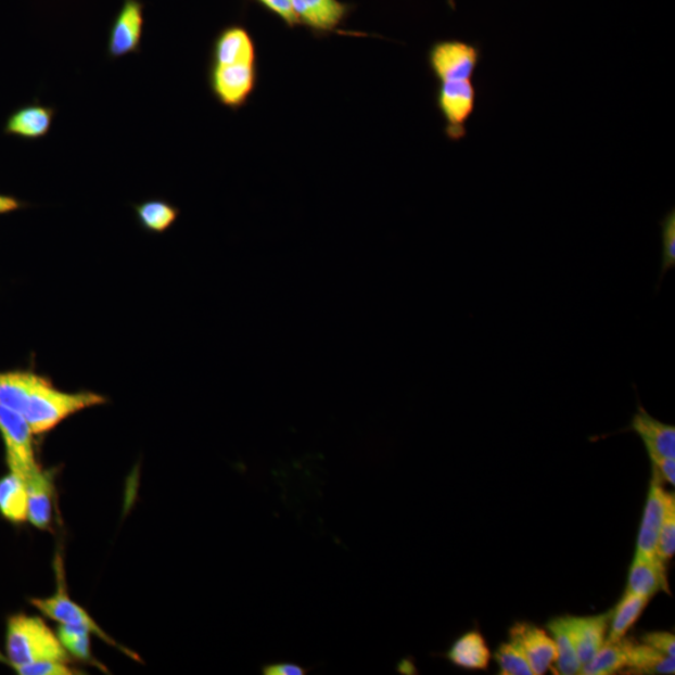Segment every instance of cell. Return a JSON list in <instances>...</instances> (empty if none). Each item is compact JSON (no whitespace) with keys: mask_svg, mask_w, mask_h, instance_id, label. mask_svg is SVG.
<instances>
[{"mask_svg":"<svg viewBox=\"0 0 675 675\" xmlns=\"http://www.w3.org/2000/svg\"><path fill=\"white\" fill-rule=\"evenodd\" d=\"M5 657L14 671L42 661L71 663L56 633L37 615L14 614L7 622Z\"/></svg>","mask_w":675,"mask_h":675,"instance_id":"obj_1","label":"cell"},{"mask_svg":"<svg viewBox=\"0 0 675 675\" xmlns=\"http://www.w3.org/2000/svg\"><path fill=\"white\" fill-rule=\"evenodd\" d=\"M104 403L106 398L102 394L89 391L63 392L55 389L47 377L39 375L22 416L26 418L31 432L39 435L51 432L71 416Z\"/></svg>","mask_w":675,"mask_h":675,"instance_id":"obj_2","label":"cell"},{"mask_svg":"<svg viewBox=\"0 0 675 675\" xmlns=\"http://www.w3.org/2000/svg\"><path fill=\"white\" fill-rule=\"evenodd\" d=\"M62 559L56 558L55 571H56V591L52 597L48 598H33L30 604L38 609L47 619L58 622L64 625H73V627L87 628L90 633L94 634L99 639H102L104 644L120 650L131 660L141 662V658L131 650L123 647L117 640H114L109 634L105 633L99 624L88 614L84 607L78 603L68 595L67 584H65Z\"/></svg>","mask_w":675,"mask_h":675,"instance_id":"obj_3","label":"cell"},{"mask_svg":"<svg viewBox=\"0 0 675 675\" xmlns=\"http://www.w3.org/2000/svg\"><path fill=\"white\" fill-rule=\"evenodd\" d=\"M479 89L473 79L442 81L436 89L435 104L446 126L444 135L453 143L463 141L467 125L475 111Z\"/></svg>","mask_w":675,"mask_h":675,"instance_id":"obj_4","label":"cell"},{"mask_svg":"<svg viewBox=\"0 0 675 675\" xmlns=\"http://www.w3.org/2000/svg\"><path fill=\"white\" fill-rule=\"evenodd\" d=\"M0 434L4 442L5 460L11 473L28 481L42 471L36 459L33 436L26 418L18 411L0 406Z\"/></svg>","mask_w":675,"mask_h":675,"instance_id":"obj_5","label":"cell"},{"mask_svg":"<svg viewBox=\"0 0 675 675\" xmlns=\"http://www.w3.org/2000/svg\"><path fill=\"white\" fill-rule=\"evenodd\" d=\"M480 43L459 39L438 40L428 51L426 61L436 80L473 79L482 62Z\"/></svg>","mask_w":675,"mask_h":675,"instance_id":"obj_6","label":"cell"},{"mask_svg":"<svg viewBox=\"0 0 675 675\" xmlns=\"http://www.w3.org/2000/svg\"><path fill=\"white\" fill-rule=\"evenodd\" d=\"M258 84V69L255 63L213 65L209 85L217 101L227 109L238 111L249 103Z\"/></svg>","mask_w":675,"mask_h":675,"instance_id":"obj_7","label":"cell"},{"mask_svg":"<svg viewBox=\"0 0 675 675\" xmlns=\"http://www.w3.org/2000/svg\"><path fill=\"white\" fill-rule=\"evenodd\" d=\"M144 24L141 0H125L110 31L106 51L112 60L141 52Z\"/></svg>","mask_w":675,"mask_h":675,"instance_id":"obj_8","label":"cell"},{"mask_svg":"<svg viewBox=\"0 0 675 675\" xmlns=\"http://www.w3.org/2000/svg\"><path fill=\"white\" fill-rule=\"evenodd\" d=\"M509 641L522 650L534 675L553 670L557 647L548 631L528 622H518L509 629Z\"/></svg>","mask_w":675,"mask_h":675,"instance_id":"obj_9","label":"cell"},{"mask_svg":"<svg viewBox=\"0 0 675 675\" xmlns=\"http://www.w3.org/2000/svg\"><path fill=\"white\" fill-rule=\"evenodd\" d=\"M666 492L660 473L652 468L649 491L644 517L639 526L636 555L653 557L655 555L658 535L664 520Z\"/></svg>","mask_w":675,"mask_h":675,"instance_id":"obj_10","label":"cell"},{"mask_svg":"<svg viewBox=\"0 0 675 675\" xmlns=\"http://www.w3.org/2000/svg\"><path fill=\"white\" fill-rule=\"evenodd\" d=\"M629 430L644 441L648 457L675 458V426L650 416L644 406L638 405Z\"/></svg>","mask_w":675,"mask_h":675,"instance_id":"obj_11","label":"cell"},{"mask_svg":"<svg viewBox=\"0 0 675 675\" xmlns=\"http://www.w3.org/2000/svg\"><path fill=\"white\" fill-rule=\"evenodd\" d=\"M55 117L53 106L33 102L15 110L8 117L4 135L23 139V141H38L48 136Z\"/></svg>","mask_w":675,"mask_h":675,"instance_id":"obj_12","label":"cell"},{"mask_svg":"<svg viewBox=\"0 0 675 675\" xmlns=\"http://www.w3.org/2000/svg\"><path fill=\"white\" fill-rule=\"evenodd\" d=\"M611 615L612 611L589 616L568 615L582 668L606 644Z\"/></svg>","mask_w":675,"mask_h":675,"instance_id":"obj_13","label":"cell"},{"mask_svg":"<svg viewBox=\"0 0 675 675\" xmlns=\"http://www.w3.org/2000/svg\"><path fill=\"white\" fill-rule=\"evenodd\" d=\"M625 590L649 599L660 591L671 595L666 566L662 559L658 556H634Z\"/></svg>","mask_w":675,"mask_h":675,"instance_id":"obj_14","label":"cell"},{"mask_svg":"<svg viewBox=\"0 0 675 675\" xmlns=\"http://www.w3.org/2000/svg\"><path fill=\"white\" fill-rule=\"evenodd\" d=\"M237 63L257 64V48L250 31L241 26H230L221 30L214 40L212 51L213 65Z\"/></svg>","mask_w":675,"mask_h":675,"instance_id":"obj_15","label":"cell"},{"mask_svg":"<svg viewBox=\"0 0 675 675\" xmlns=\"http://www.w3.org/2000/svg\"><path fill=\"white\" fill-rule=\"evenodd\" d=\"M300 23L317 33L334 30L348 14L340 0H291Z\"/></svg>","mask_w":675,"mask_h":675,"instance_id":"obj_16","label":"cell"},{"mask_svg":"<svg viewBox=\"0 0 675 675\" xmlns=\"http://www.w3.org/2000/svg\"><path fill=\"white\" fill-rule=\"evenodd\" d=\"M446 657L458 668L485 671L489 666L492 653L483 634L479 631H471L451 645Z\"/></svg>","mask_w":675,"mask_h":675,"instance_id":"obj_17","label":"cell"},{"mask_svg":"<svg viewBox=\"0 0 675 675\" xmlns=\"http://www.w3.org/2000/svg\"><path fill=\"white\" fill-rule=\"evenodd\" d=\"M28 522L40 531H47L53 515V480L48 472L36 473L27 482Z\"/></svg>","mask_w":675,"mask_h":675,"instance_id":"obj_18","label":"cell"},{"mask_svg":"<svg viewBox=\"0 0 675 675\" xmlns=\"http://www.w3.org/2000/svg\"><path fill=\"white\" fill-rule=\"evenodd\" d=\"M634 641L627 636L614 641L606 640L597 654L583 665L581 674L609 675L628 671Z\"/></svg>","mask_w":675,"mask_h":675,"instance_id":"obj_19","label":"cell"},{"mask_svg":"<svg viewBox=\"0 0 675 675\" xmlns=\"http://www.w3.org/2000/svg\"><path fill=\"white\" fill-rule=\"evenodd\" d=\"M547 631L553 637L557 647V661L551 671L561 675L581 674L582 664L577 648H575L568 615L551 620L547 624Z\"/></svg>","mask_w":675,"mask_h":675,"instance_id":"obj_20","label":"cell"},{"mask_svg":"<svg viewBox=\"0 0 675 675\" xmlns=\"http://www.w3.org/2000/svg\"><path fill=\"white\" fill-rule=\"evenodd\" d=\"M0 514L8 522H28V488L20 475L10 473L0 479Z\"/></svg>","mask_w":675,"mask_h":675,"instance_id":"obj_21","label":"cell"},{"mask_svg":"<svg viewBox=\"0 0 675 675\" xmlns=\"http://www.w3.org/2000/svg\"><path fill=\"white\" fill-rule=\"evenodd\" d=\"M38 377L31 370L0 372V406L22 415Z\"/></svg>","mask_w":675,"mask_h":675,"instance_id":"obj_22","label":"cell"},{"mask_svg":"<svg viewBox=\"0 0 675 675\" xmlns=\"http://www.w3.org/2000/svg\"><path fill=\"white\" fill-rule=\"evenodd\" d=\"M649 602V598L625 590L620 603L612 609L606 640L614 641L627 636L633 625L639 621L646 611Z\"/></svg>","mask_w":675,"mask_h":675,"instance_id":"obj_23","label":"cell"},{"mask_svg":"<svg viewBox=\"0 0 675 675\" xmlns=\"http://www.w3.org/2000/svg\"><path fill=\"white\" fill-rule=\"evenodd\" d=\"M138 224L154 234H163L178 220L180 211L163 200H151L135 205Z\"/></svg>","mask_w":675,"mask_h":675,"instance_id":"obj_24","label":"cell"},{"mask_svg":"<svg viewBox=\"0 0 675 675\" xmlns=\"http://www.w3.org/2000/svg\"><path fill=\"white\" fill-rule=\"evenodd\" d=\"M629 673L637 674H674L675 662L662 652H658L644 641H634L631 655Z\"/></svg>","mask_w":675,"mask_h":675,"instance_id":"obj_25","label":"cell"},{"mask_svg":"<svg viewBox=\"0 0 675 675\" xmlns=\"http://www.w3.org/2000/svg\"><path fill=\"white\" fill-rule=\"evenodd\" d=\"M56 636L71 657L76 658L79 662L94 665L97 668L106 672L105 666L99 663L92 654V648H90V636H92V633L87 628L61 624L60 628H58Z\"/></svg>","mask_w":675,"mask_h":675,"instance_id":"obj_26","label":"cell"},{"mask_svg":"<svg viewBox=\"0 0 675 675\" xmlns=\"http://www.w3.org/2000/svg\"><path fill=\"white\" fill-rule=\"evenodd\" d=\"M675 553V496L666 493L664 520L658 535L655 555L664 563L670 562Z\"/></svg>","mask_w":675,"mask_h":675,"instance_id":"obj_27","label":"cell"},{"mask_svg":"<svg viewBox=\"0 0 675 675\" xmlns=\"http://www.w3.org/2000/svg\"><path fill=\"white\" fill-rule=\"evenodd\" d=\"M494 658H496L501 675H534L532 666L526 661L522 650L510 644V641L500 645Z\"/></svg>","mask_w":675,"mask_h":675,"instance_id":"obj_28","label":"cell"},{"mask_svg":"<svg viewBox=\"0 0 675 675\" xmlns=\"http://www.w3.org/2000/svg\"><path fill=\"white\" fill-rule=\"evenodd\" d=\"M662 235V266L657 291H660L663 279L675 268V209L672 208L660 221Z\"/></svg>","mask_w":675,"mask_h":675,"instance_id":"obj_29","label":"cell"},{"mask_svg":"<svg viewBox=\"0 0 675 675\" xmlns=\"http://www.w3.org/2000/svg\"><path fill=\"white\" fill-rule=\"evenodd\" d=\"M21 675H74L79 674L68 662L42 661L22 666L16 670Z\"/></svg>","mask_w":675,"mask_h":675,"instance_id":"obj_30","label":"cell"},{"mask_svg":"<svg viewBox=\"0 0 675 675\" xmlns=\"http://www.w3.org/2000/svg\"><path fill=\"white\" fill-rule=\"evenodd\" d=\"M640 641L671 658H675V637L670 632L646 633Z\"/></svg>","mask_w":675,"mask_h":675,"instance_id":"obj_31","label":"cell"},{"mask_svg":"<svg viewBox=\"0 0 675 675\" xmlns=\"http://www.w3.org/2000/svg\"><path fill=\"white\" fill-rule=\"evenodd\" d=\"M258 2L266 7L268 11L275 13L290 27H295L296 24H301L298 16H296L291 0H258Z\"/></svg>","mask_w":675,"mask_h":675,"instance_id":"obj_32","label":"cell"},{"mask_svg":"<svg viewBox=\"0 0 675 675\" xmlns=\"http://www.w3.org/2000/svg\"><path fill=\"white\" fill-rule=\"evenodd\" d=\"M309 670L293 662H276L262 666L263 675H306Z\"/></svg>","mask_w":675,"mask_h":675,"instance_id":"obj_33","label":"cell"},{"mask_svg":"<svg viewBox=\"0 0 675 675\" xmlns=\"http://www.w3.org/2000/svg\"><path fill=\"white\" fill-rule=\"evenodd\" d=\"M652 468L662 476V480L668 482L672 487L675 484V458L649 457Z\"/></svg>","mask_w":675,"mask_h":675,"instance_id":"obj_34","label":"cell"},{"mask_svg":"<svg viewBox=\"0 0 675 675\" xmlns=\"http://www.w3.org/2000/svg\"><path fill=\"white\" fill-rule=\"evenodd\" d=\"M23 207V203L14 196L0 194V214L12 213Z\"/></svg>","mask_w":675,"mask_h":675,"instance_id":"obj_35","label":"cell"},{"mask_svg":"<svg viewBox=\"0 0 675 675\" xmlns=\"http://www.w3.org/2000/svg\"><path fill=\"white\" fill-rule=\"evenodd\" d=\"M0 663L8 664L7 657L2 653V650H0Z\"/></svg>","mask_w":675,"mask_h":675,"instance_id":"obj_36","label":"cell"},{"mask_svg":"<svg viewBox=\"0 0 675 675\" xmlns=\"http://www.w3.org/2000/svg\"><path fill=\"white\" fill-rule=\"evenodd\" d=\"M449 7L451 8V10H455L456 8V0H448Z\"/></svg>","mask_w":675,"mask_h":675,"instance_id":"obj_37","label":"cell"}]
</instances>
